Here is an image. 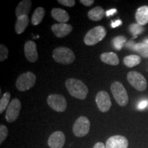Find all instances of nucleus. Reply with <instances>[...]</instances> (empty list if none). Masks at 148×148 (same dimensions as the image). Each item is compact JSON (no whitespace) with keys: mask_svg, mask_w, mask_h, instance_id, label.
I'll list each match as a JSON object with an SVG mask.
<instances>
[{"mask_svg":"<svg viewBox=\"0 0 148 148\" xmlns=\"http://www.w3.org/2000/svg\"><path fill=\"white\" fill-rule=\"evenodd\" d=\"M65 86L70 95L77 99H84L88 93L86 85L79 79L74 78L66 79Z\"/></svg>","mask_w":148,"mask_h":148,"instance_id":"obj_1","label":"nucleus"},{"mask_svg":"<svg viewBox=\"0 0 148 148\" xmlns=\"http://www.w3.org/2000/svg\"><path fill=\"white\" fill-rule=\"evenodd\" d=\"M53 58L56 62L63 64L73 63L75 56L71 49L65 47H59L53 51Z\"/></svg>","mask_w":148,"mask_h":148,"instance_id":"obj_2","label":"nucleus"},{"mask_svg":"<svg viewBox=\"0 0 148 148\" xmlns=\"http://www.w3.org/2000/svg\"><path fill=\"white\" fill-rule=\"evenodd\" d=\"M110 90L116 103L121 106H125L128 103L127 90L121 82L115 81L111 84Z\"/></svg>","mask_w":148,"mask_h":148,"instance_id":"obj_3","label":"nucleus"},{"mask_svg":"<svg viewBox=\"0 0 148 148\" xmlns=\"http://www.w3.org/2000/svg\"><path fill=\"white\" fill-rule=\"evenodd\" d=\"M106 35V30L103 26H97L90 29L84 38L86 45L92 46L101 41Z\"/></svg>","mask_w":148,"mask_h":148,"instance_id":"obj_4","label":"nucleus"},{"mask_svg":"<svg viewBox=\"0 0 148 148\" xmlns=\"http://www.w3.org/2000/svg\"><path fill=\"white\" fill-rule=\"evenodd\" d=\"M36 75L32 72L27 71L21 74L16 81V87L19 91H26L34 86Z\"/></svg>","mask_w":148,"mask_h":148,"instance_id":"obj_5","label":"nucleus"},{"mask_svg":"<svg viewBox=\"0 0 148 148\" xmlns=\"http://www.w3.org/2000/svg\"><path fill=\"white\" fill-rule=\"evenodd\" d=\"M127 79L130 84L136 90L143 91L147 88V82L145 77L137 71H130L127 75Z\"/></svg>","mask_w":148,"mask_h":148,"instance_id":"obj_6","label":"nucleus"},{"mask_svg":"<svg viewBox=\"0 0 148 148\" xmlns=\"http://www.w3.org/2000/svg\"><path fill=\"white\" fill-rule=\"evenodd\" d=\"M90 121L86 116H79L73 126V132L75 136L77 137H82L86 136L89 132Z\"/></svg>","mask_w":148,"mask_h":148,"instance_id":"obj_7","label":"nucleus"},{"mask_svg":"<svg viewBox=\"0 0 148 148\" xmlns=\"http://www.w3.org/2000/svg\"><path fill=\"white\" fill-rule=\"evenodd\" d=\"M47 101L49 107L56 112H64L67 106L65 97L58 94H51L49 95Z\"/></svg>","mask_w":148,"mask_h":148,"instance_id":"obj_8","label":"nucleus"},{"mask_svg":"<svg viewBox=\"0 0 148 148\" xmlns=\"http://www.w3.org/2000/svg\"><path fill=\"white\" fill-rule=\"evenodd\" d=\"M21 108V103L19 99H14L10 101L5 112V119L8 123L16 121L19 116Z\"/></svg>","mask_w":148,"mask_h":148,"instance_id":"obj_9","label":"nucleus"},{"mask_svg":"<svg viewBox=\"0 0 148 148\" xmlns=\"http://www.w3.org/2000/svg\"><path fill=\"white\" fill-rule=\"evenodd\" d=\"M95 101L99 110L102 112H106L110 110L112 102L108 93L104 90H101L96 95Z\"/></svg>","mask_w":148,"mask_h":148,"instance_id":"obj_10","label":"nucleus"},{"mask_svg":"<svg viewBox=\"0 0 148 148\" xmlns=\"http://www.w3.org/2000/svg\"><path fill=\"white\" fill-rule=\"evenodd\" d=\"M128 140L127 138L121 135L110 136L106 143V148H127Z\"/></svg>","mask_w":148,"mask_h":148,"instance_id":"obj_11","label":"nucleus"},{"mask_svg":"<svg viewBox=\"0 0 148 148\" xmlns=\"http://www.w3.org/2000/svg\"><path fill=\"white\" fill-rule=\"evenodd\" d=\"M24 53L25 58L30 62H35L38 60V54L37 52L36 45L32 40H27L24 45Z\"/></svg>","mask_w":148,"mask_h":148,"instance_id":"obj_12","label":"nucleus"},{"mask_svg":"<svg viewBox=\"0 0 148 148\" xmlns=\"http://www.w3.org/2000/svg\"><path fill=\"white\" fill-rule=\"evenodd\" d=\"M47 143L50 148H62L65 143V136L61 131H56L50 135Z\"/></svg>","mask_w":148,"mask_h":148,"instance_id":"obj_13","label":"nucleus"},{"mask_svg":"<svg viewBox=\"0 0 148 148\" xmlns=\"http://www.w3.org/2000/svg\"><path fill=\"white\" fill-rule=\"evenodd\" d=\"M51 30L57 38H63L69 35L73 30L71 25L67 23H56L51 27Z\"/></svg>","mask_w":148,"mask_h":148,"instance_id":"obj_14","label":"nucleus"},{"mask_svg":"<svg viewBox=\"0 0 148 148\" xmlns=\"http://www.w3.org/2000/svg\"><path fill=\"white\" fill-rule=\"evenodd\" d=\"M51 16L60 23H66L69 20V15L66 10L61 8H54L51 10Z\"/></svg>","mask_w":148,"mask_h":148,"instance_id":"obj_15","label":"nucleus"},{"mask_svg":"<svg viewBox=\"0 0 148 148\" xmlns=\"http://www.w3.org/2000/svg\"><path fill=\"white\" fill-rule=\"evenodd\" d=\"M135 18L138 24L140 25H146L148 23V6L143 5L140 7L136 10Z\"/></svg>","mask_w":148,"mask_h":148,"instance_id":"obj_16","label":"nucleus"},{"mask_svg":"<svg viewBox=\"0 0 148 148\" xmlns=\"http://www.w3.org/2000/svg\"><path fill=\"white\" fill-rule=\"evenodd\" d=\"M32 1L30 0H23L18 3L16 8L15 14L16 17H19L22 15H27L31 10Z\"/></svg>","mask_w":148,"mask_h":148,"instance_id":"obj_17","label":"nucleus"},{"mask_svg":"<svg viewBox=\"0 0 148 148\" xmlns=\"http://www.w3.org/2000/svg\"><path fill=\"white\" fill-rule=\"evenodd\" d=\"M100 59L104 63L112 66L118 65L119 63V57L116 53L114 52H105L101 53Z\"/></svg>","mask_w":148,"mask_h":148,"instance_id":"obj_18","label":"nucleus"},{"mask_svg":"<svg viewBox=\"0 0 148 148\" xmlns=\"http://www.w3.org/2000/svg\"><path fill=\"white\" fill-rule=\"evenodd\" d=\"M29 21L28 15H22L18 17L15 23V31L16 34H22L27 28Z\"/></svg>","mask_w":148,"mask_h":148,"instance_id":"obj_19","label":"nucleus"},{"mask_svg":"<svg viewBox=\"0 0 148 148\" xmlns=\"http://www.w3.org/2000/svg\"><path fill=\"white\" fill-rule=\"evenodd\" d=\"M106 14L103 8L100 6H97L88 11V16L90 20L94 21H99L101 20Z\"/></svg>","mask_w":148,"mask_h":148,"instance_id":"obj_20","label":"nucleus"},{"mask_svg":"<svg viewBox=\"0 0 148 148\" xmlns=\"http://www.w3.org/2000/svg\"><path fill=\"white\" fill-rule=\"evenodd\" d=\"M45 14V10L42 7H38L34 10V13L32 16L31 21L34 25H38V24L41 23Z\"/></svg>","mask_w":148,"mask_h":148,"instance_id":"obj_21","label":"nucleus"},{"mask_svg":"<svg viewBox=\"0 0 148 148\" xmlns=\"http://www.w3.org/2000/svg\"><path fill=\"white\" fill-rule=\"evenodd\" d=\"M141 62L140 56L135 54H131L125 56L123 58V63L127 67L132 68L139 64Z\"/></svg>","mask_w":148,"mask_h":148,"instance_id":"obj_22","label":"nucleus"},{"mask_svg":"<svg viewBox=\"0 0 148 148\" xmlns=\"http://www.w3.org/2000/svg\"><path fill=\"white\" fill-rule=\"evenodd\" d=\"M10 93L9 92H5L3 94L0 100V114H1L5 109L8 108L10 104Z\"/></svg>","mask_w":148,"mask_h":148,"instance_id":"obj_23","label":"nucleus"},{"mask_svg":"<svg viewBox=\"0 0 148 148\" xmlns=\"http://www.w3.org/2000/svg\"><path fill=\"white\" fill-rule=\"evenodd\" d=\"M134 50L145 58H148V45L145 42L136 44Z\"/></svg>","mask_w":148,"mask_h":148,"instance_id":"obj_24","label":"nucleus"},{"mask_svg":"<svg viewBox=\"0 0 148 148\" xmlns=\"http://www.w3.org/2000/svg\"><path fill=\"white\" fill-rule=\"evenodd\" d=\"M125 40H126V38H125L124 36H116L112 39V44L116 50H120V49H121V48L123 47V45H124V43L125 42Z\"/></svg>","mask_w":148,"mask_h":148,"instance_id":"obj_25","label":"nucleus"},{"mask_svg":"<svg viewBox=\"0 0 148 148\" xmlns=\"http://www.w3.org/2000/svg\"><path fill=\"white\" fill-rule=\"evenodd\" d=\"M130 30L134 36H136V35L140 34L143 32V27L142 25H139V24L133 23L130 26Z\"/></svg>","mask_w":148,"mask_h":148,"instance_id":"obj_26","label":"nucleus"},{"mask_svg":"<svg viewBox=\"0 0 148 148\" xmlns=\"http://www.w3.org/2000/svg\"><path fill=\"white\" fill-rule=\"evenodd\" d=\"M8 134V130L4 125H0V144H2V143L7 138Z\"/></svg>","mask_w":148,"mask_h":148,"instance_id":"obj_27","label":"nucleus"},{"mask_svg":"<svg viewBox=\"0 0 148 148\" xmlns=\"http://www.w3.org/2000/svg\"><path fill=\"white\" fill-rule=\"evenodd\" d=\"M8 56V49L7 47L3 44L0 45V61L3 62L6 60Z\"/></svg>","mask_w":148,"mask_h":148,"instance_id":"obj_28","label":"nucleus"},{"mask_svg":"<svg viewBox=\"0 0 148 148\" xmlns=\"http://www.w3.org/2000/svg\"><path fill=\"white\" fill-rule=\"evenodd\" d=\"M58 2L66 7H73L75 5V0H58Z\"/></svg>","mask_w":148,"mask_h":148,"instance_id":"obj_29","label":"nucleus"},{"mask_svg":"<svg viewBox=\"0 0 148 148\" xmlns=\"http://www.w3.org/2000/svg\"><path fill=\"white\" fill-rule=\"evenodd\" d=\"M79 1H80L81 3H82L84 5H86V6H90L95 2L94 0H80Z\"/></svg>","mask_w":148,"mask_h":148,"instance_id":"obj_30","label":"nucleus"},{"mask_svg":"<svg viewBox=\"0 0 148 148\" xmlns=\"http://www.w3.org/2000/svg\"><path fill=\"white\" fill-rule=\"evenodd\" d=\"M136 44L134 43L133 41H130L128 42H127L126 46L127 47V48H130V49H132V50H134V47Z\"/></svg>","mask_w":148,"mask_h":148,"instance_id":"obj_31","label":"nucleus"},{"mask_svg":"<svg viewBox=\"0 0 148 148\" xmlns=\"http://www.w3.org/2000/svg\"><path fill=\"white\" fill-rule=\"evenodd\" d=\"M117 12V10H116V9H111V10H109L107 11V12H106V16H110L111 15H113V14H114L116 13V12Z\"/></svg>","mask_w":148,"mask_h":148,"instance_id":"obj_32","label":"nucleus"},{"mask_svg":"<svg viewBox=\"0 0 148 148\" xmlns=\"http://www.w3.org/2000/svg\"><path fill=\"white\" fill-rule=\"evenodd\" d=\"M148 102L147 101H143L142 102H140L139 104H138V108L139 109H143L145 108V107H147Z\"/></svg>","mask_w":148,"mask_h":148,"instance_id":"obj_33","label":"nucleus"},{"mask_svg":"<svg viewBox=\"0 0 148 148\" xmlns=\"http://www.w3.org/2000/svg\"><path fill=\"white\" fill-rule=\"evenodd\" d=\"M122 24V21L121 20H116L114 22H112V27H116L117 26H119Z\"/></svg>","mask_w":148,"mask_h":148,"instance_id":"obj_34","label":"nucleus"},{"mask_svg":"<svg viewBox=\"0 0 148 148\" xmlns=\"http://www.w3.org/2000/svg\"><path fill=\"white\" fill-rule=\"evenodd\" d=\"M93 148H106V145L101 142H97V143L94 145Z\"/></svg>","mask_w":148,"mask_h":148,"instance_id":"obj_35","label":"nucleus"},{"mask_svg":"<svg viewBox=\"0 0 148 148\" xmlns=\"http://www.w3.org/2000/svg\"><path fill=\"white\" fill-rule=\"evenodd\" d=\"M145 42V44H147V45H148V39H146V40H144V42Z\"/></svg>","mask_w":148,"mask_h":148,"instance_id":"obj_36","label":"nucleus"}]
</instances>
